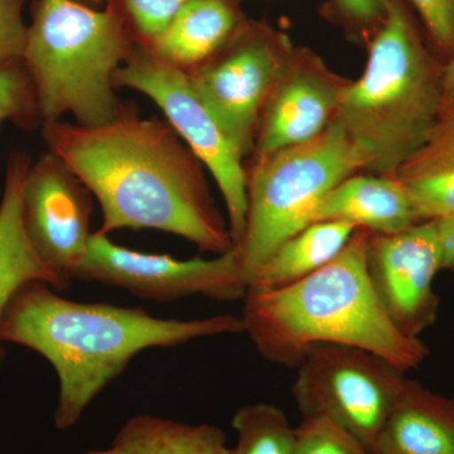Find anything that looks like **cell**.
Segmentation results:
<instances>
[{
	"label": "cell",
	"mask_w": 454,
	"mask_h": 454,
	"mask_svg": "<svg viewBox=\"0 0 454 454\" xmlns=\"http://www.w3.org/2000/svg\"><path fill=\"white\" fill-rule=\"evenodd\" d=\"M443 89L447 109L454 112V52L443 65Z\"/></svg>",
	"instance_id": "f1b7e54d"
},
{
	"label": "cell",
	"mask_w": 454,
	"mask_h": 454,
	"mask_svg": "<svg viewBox=\"0 0 454 454\" xmlns=\"http://www.w3.org/2000/svg\"><path fill=\"white\" fill-rule=\"evenodd\" d=\"M244 25L236 0H192L148 49L191 73L216 55Z\"/></svg>",
	"instance_id": "e0dca14e"
},
{
	"label": "cell",
	"mask_w": 454,
	"mask_h": 454,
	"mask_svg": "<svg viewBox=\"0 0 454 454\" xmlns=\"http://www.w3.org/2000/svg\"><path fill=\"white\" fill-rule=\"evenodd\" d=\"M23 4L25 0H0V65L22 59L28 29Z\"/></svg>",
	"instance_id": "d4e9b609"
},
{
	"label": "cell",
	"mask_w": 454,
	"mask_h": 454,
	"mask_svg": "<svg viewBox=\"0 0 454 454\" xmlns=\"http://www.w3.org/2000/svg\"><path fill=\"white\" fill-rule=\"evenodd\" d=\"M357 227L343 221H317L280 245L247 288L276 291L325 267L351 240Z\"/></svg>",
	"instance_id": "ac0fdd59"
},
{
	"label": "cell",
	"mask_w": 454,
	"mask_h": 454,
	"mask_svg": "<svg viewBox=\"0 0 454 454\" xmlns=\"http://www.w3.org/2000/svg\"><path fill=\"white\" fill-rule=\"evenodd\" d=\"M31 155L13 152L5 169L4 190L0 201V321L9 301L25 284L41 280L62 291L59 278L33 249L23 223L22 192ZM4 348L0 342V365Z\"/></svg>",
	"instance_id": "9a60e30c"
},
{
	"label": "cell",
	"mask_w": 454,
	"mask_h": 454,
	"mask_svg": "<svg viewBox=\"0 0 454 454\" xmlns=\"http://www.w3.org/2000/svg\"><path fill=\"white\" fill-rule=\"evenodd\" d=\"M358 172H364L360 155L336 121L310 142L253 163L247 223L236 245L247 286L280 245L313 223L325 196Z\"/></svg>",
	"instance_id": "8992f818"
},
{
	"label": "cell",
	"mask_w": 454,
	"mask_h": 454,
	"mask_svg": "<svg viewBox=\"0 0 454 454\" xmlns=\"http://www.w3.org/2000/svg\"><path fill=\"white\" fill-rule=\"evenodd\" d=\"M238 442L230 454H294L295 428L276 405L241 406L232 418Z\"/></svg>",
	"instance_id": "44dd1931"
},
{
	"label": "cell",
	"mask_w": 454,
	"mask_h": 454,
	"mask_svg": "<svg viewBox=\"0 0 454 454\" xmlns=\"http://www.w3.org/2000/svg\"><path fill=\"white\" fill-rule=\"evenodd\" d=\"M5 122L26 130L42 124L35 89L22 59L0 65V128Z\"/></svg>",
	"instance_id": "7402d4cb"
},
{
	"label": "cell",
	"mask_w": 454,
	"mask_h": 454,
	"mask_svg": "<svg viewBox=\"0 0 454 454\" xmlns=\"http://www.w3.org/2000/svg\"><path fill=\"white\" fill-rule=\"evenodd\" d=\"M137 42L112 7L76 0H35L22 61L35 89L42 122L71 115L100 127L124 113L115 74Z\"/></svg>",
	"instance_id": "5b68a950"
},
{
	"label": "cell",
	"mask_w": 454,
	"mask_h": 454,
	"mask_svg": "<svg viewBox=\"0 0 454 454\" xmlns=\"http://www.w3.org/2000/svg\"><path fill=\"white\" fill-rule=\"evenodd\" d=\"M192 0H107L137 43L151 46L179 11Z\"/></svg>",
	"instance_id": "603a6c76"
},
{
	"label": "cell",
	"mask_w": 454,
	"mask_h": 454,
	"mask_svg": "<svg viewBox=\"0 0 454 454\" xmlns=\"http://www.w3.org/2000/svg\"><path fill=\"white\" fill-rule=\"evenodd\" d=\"M365 258L372 291L391 324L405 336L419 339L438 317L433 283L443 268L434 221L397 234H369Z\"/></svg>",
	"instance_id": "7c38bea8"
},
{
	"label": "cell",
	"mask_w": 454,
	"mask_h": 454,
	"mask_svg": "<svg viewBox=\"0 0 454 454\" xmlns=\"http://www.w3.org/2000/svg\"><path fill=\"white\" fill-rule=\"evenodd\" d=\"M423 221L454 215V112L448 110L437 133L395 173Z\"/></svg>",
	"instance_id": "d6986e66"
},
{
	"label": "cell",
	"mask_w": 454,
	"mask_h": 454,
	"mask_svg": "<svg viewBox=\"0 0 454 454\" xmlns=\"http://www.w3.org/2000/svg\"><path fill=\"white\" fill-rule=\"evenodd\" d=\"M369 234L357 229L333 262L300 282L276 291L247 288L241 318L260 356L297 369L313 345L340 343L375 352L404 372L422 365L428 348L391 324L372 291Z\"/></svg>",
	"instance_id": "3957f363"
},
{
	"label": "cell",
	"mask_w": 454,
	"mask_h": 454,
	"mask_svg": "<svg viewBox=\"0 0 454 454\" xmlns=\"http://www.w3.org/2000/svg\"><path fill=\"white\" fill-rule=\"evenodd\" d=\"M297 370L292 395L301 415L333 420L376 454L405 372L375 352L340 343L313 345Z\"/></svg>",
	"instance_id": "ba28073f"
},
{
	"label": "cell",
	"mask_w": 454,
	"mask_h": 454,
	"mask_svg": "<svg viewBox=\"0 0 454 454\" xmlns=\"http://www.w3.org/2000/svg\"><path fill=\"white\" fill-rule=\"evenodd\" d=\"M76 2L90 5V7L103 8L106 7L107 0H76Z\"/></svg>",
	"instance_id": "f546056e"
},
{
	"label": "cell",
	"mask_w": 454,
	"mask_h": 454,
	"mask_svg": "<svg viewBox=\"0 0 454 454\" xmlns=\"http://www.w3.org/2000/svg\"><path fill=\"white\" fill-rule=\"evenodd\" d=\"M317 221H343L375 235L397 234L424 223L399 178L367 172L355 173L333 187L317 207Z\"/></svg>",
	"instance_id": "5bb4252c"
},
{
	"label": "cell",
	"mask_w": 454,
	"mask_h": 454,
	"mask_svg": "<svg viewBox=\"0 0 454 454\" xmlns=\"http://www.w3.org/2000/svg\"><path fill=\"white\" fill-rule=\"evenodd\" d=\"M348 82L312 51L294 49L260 119L254 162L321 136L336 119Z\"/></svg>",
	"instance_id": "4fadbf2b"
},
{
	"label": "cell",
	"mask_w": 454,
	"mask_h": 454,
	"mask_svg": "<svg viewBox=\"0 0 454 454\" xmlns=\"http://www.w3.org/2000/svg\"><path fill=\"white\" fill-rule=\"evenodd\" d=\"M340 13L358 25H372L384 20L387 0H333Z\"/></svg>",
	"instance_id": "4316f807"
},
{
	"label": "cell",
	"mask_w": 454,
	"mask_h": 454,
	"mask_svg": "<svg viewBox=\"0 0 454 454\" xmlns=\"http://www.w3.org/2000/svg\"><path fill=\"white\" fill-rule=\"evenodd\" d=\"M433 221L441 245L442 268L454 270V215Z\"/></svg>",
	"instance_id": "83f0119b"
},
{
	"label": "cell",
	"mask_w": 454,
	"mask_h": 454,
	"mask_svg": "<svg viewBox=\"0 0 454 454\" xmlns=\"http://www.w3.org/2000/svg\"><path fill=\"white\" fill-rule=\"evenodd\" d=\"M49 151L98 200L104 235L152 229L177 235L201 252L225 254L235 243L206 184L203 164L162 119L129 112L100 127L46 121Z\"/></svg>",
	"instance_id": "6da1fadb"
},
{
	"label": "cell",
	"mask_w": 454,
	"mask_h": 454,
	"mask_svg": "<svg viewBox=\"0 0 454 454\" xmlns=\"http://www.w3.org/2000/svg\"><path fill=\"white\" fill-rule=\"evenodd\" d=\"M443 65L426 49L399 0H387L365 71L349 82L337 113L364 172L394 176L447 115Z\"/></svg>",
	"instance_id": "277c9868"
},
{
	"label": "cell",
	"mask_w": 454,
	"mask_h": 454,
	"mask_svg": "<svg viewBox=\"0 0 454 454\" xmlns=\"http://www.w3.org/2000/svg\"><path fill=\"white\" fill-rule=\"evenodd\" d=\"M376 454H454V397L406 379Z\"/></svg>",
	"instance_id": "2e32d148"
},
{
	"label": "cell",
	"mask_w": 454,
	"mask_h": 454,
	"mask_svg": "<svg viewBox=\"0 0 454 454\" xmlns=\"http://www.w3.org/2000/svg\"><path fill=\"white\" fill-rule=\"evenodd\" d=\"M294 454H373L340 424L319 415L295 427Z\"/></svg>",
	"instance_id": "cb8c5ba5"
},
{
	"label": "cell",
	"mask_w": 454,
	"mask_h": 454,
	"mask_svg": "<svg viewBox=\"0 0 454 454\" xmlns=\"http://www.w3.org/2000/svg\"><path fill=\"white\" fill-rule=\"evenodd\" d=\"M439 49L454 52V0H411Z\"/></svg>",
	"instance_id": "484cf974"
},
{
	"label": "cell",
	"mask_w": 454,
	"mask_h": 454,
	"mask_svg": "<svg viewBox=\"0 0 454 454\" xmlns=\"http://www.w3.org/2000/svg\"><path fill=\"white\" fill-rule=\"evenodd\" d=\"M86 454H116V453H115V450H113V448H110V450H91V452H89Z\"/></svg>",
	"instance_id": "4dcf8cb0"
},
{
	"label": "cell",
	"mask_w": 454,
	"mask_h": 454,
	"mask_svg": "<svg viewBox=\"0 0 454 454\" xmlns=\"http://www.w3.org/2000/svg\"><path fill=\"white\" fill-rule=\"evenodd\" d=\"M226 442V433L211 424L138 415L121 427L112 448L116 454H230Z\"/></svg>",
	"instance_id": "ffe728a7"
},
{
	"label": "cell",
	"mask_w": 454,
	"mask_h": 454,
	"mask_svg": "<svg viewBox=\"0 0 454 454\" xmlns=\"http://www.w3.org/2000/svg\"><path fill=\"white\" fill-rule=\"evenodd\" d=\"M293 51L282 33L245 22L216 55L187 73L244 157L253 153L262 112Z\"/></svg>",
	"instance_id": "9c48e42d"
},
{
	"label": "cell",
	"mask_w": 454,
	"mask_h": 454,
	"mask_svg": "<svg viewBox=\"0 0 454 454\" xmlns=\"http://www.w3.org/2000/svg\"><path fill=\"white\" fill-rule=\"evenodd\" d=\"M115 86L136 90L162 110L166 121L199 158L219 187L235 247L243 238L247 214V170L244 154L206 106L190 74L137 43L116 71Z\"/></svg>",
	"instance_id": "52a82bcc"
},
{
	"label": "cell",
	"mask_w": 454,
	"mask_h": 454,
	"mask_svg": "<svg viewBox=\"0 0 454 454\" xmlns=\"http://www.w3.org/2000/svg\"><path fill=\"white\" fill-rule=\"evenodd\" d=\"M74 279L118 286L162 303L191 295L234 301L244 300L247 291L236 247L212 259L179 260L128 249L98 231L90 239Z\"/></svg>",
	"instance_id": "30bf717a"
},
{
	"label": "cell",
	"mask_w": 454,
	"mask_h": 454,
	"mask_svg": "<svg viewBox=\"0 0 454 454\" xmlns=\"http://www.w3.org/2000/svg\"><path fill=\"white\" fill-rule=\"evenodd\" d=\"M50 284H25L0 321V342L42 355L59 378L57 428H73L88 406L146 348H176L190 340L245 333L241 317L164 319L140 307L66 300Z\"/></svg>",
	"instance_id": "7a4b0ae2"
},
{
	"label": "cell",
	"mask_w": 454,
	"mask_h": 454,
	"mask_svg": "<svg viewBox=\"0 0 454 454\" xmlns=\"http://www.w3.org/2000/svg\"><path fill=\"white\" fill-rule=\"evenodd\" d=\"M91 193L52 152L32 162L22 192L23 223L33 249L67 288L90 239Z\"/></svg>",
	"instance_id": "8fae6325"
}]
</instances>
